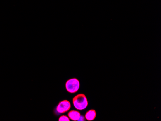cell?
I'll return each instance as SVG.
<instances>
[{"instance_id":"3957f363","label":"cell","mask_w":161,"mask_h":121,"mask_svg":"<svg viewBox=\"0 0 161 121\" xmlns=\"http://www.w3.org/2000/svg\"><path fill=\"white\" fill-rule=\"evenodd\" d=\"M71 107L70 102L67 100H64L59 102L57 106L56 110L59 113H63L70 110Z\"/></svg>"},{"instance_id":"7a4b0ae2","label":"cell","mask_w":161,"mask_h":121,"mask_svg":"<svg viewBox=\"0 0 161 121\" xmlns=\"http://www.w3.org/2000/svg\"><path fill=\"white\" fill-rule=\"evenodd\" d=\"M65 87L68 92L75 93L78 91L80 87V83L77 79H71L67 81Z\"/></svg>"},{"instance_id":"5b68a950","label":"cell","mask_w":161,"mask_h":121,"mask_svg":"<svg viewBox=\"0 0 161 121\" xmlns=\"http://www.w3.org/2000/svg\"><path fill=\"white\" fill-rule=\"evenodd\" d=\"M96 117V112L94 110H91L87 112L85 114V117L88 121H93Z\"/></svg>"},{"instance_id":"277c9868","label":"cell","mask_w":161,"mask_h":121,"mask_svg":"<svg viewBox=\"0 0 161 121\" xmlns=\"http://www.w3.org/2000/svg\"><path fill=\"white\" fill-rule=\"evenodd\" d=\"M67 115L69 116V118L73 121H78L80 120L81 118V114L79 112L76 110H71L68 113Z\"/></svg>"},{"instance_id":"6da1fadb","label":"cell","mask_w":161,"mask_h":121,"mask_svg":"<svg viewBox=\"0 0 161 121\" xmlns=\"http://www.w3.org/2000/svg\"><path fill=\"white\" fill-rule=\"evenodd\" d=\"M73 104L76 109L81 110L87 107L88 103L85 95L83 94H80L73 98Z\"/></svg>"},{"instance_id":"8992f818","label":"cell","mask_w":161,"mask_h":121,"mask_svg":"<svg viewBox=\"0 0 161 121\" xmlns=\"http://www.w3.org/2000/svg\"><path fill=\"white\" fill-rule=\"evenodd\" d=\"M59 121H70L69 117L65 115H62L58 119Z\"/></svg>"}]
</instances>
